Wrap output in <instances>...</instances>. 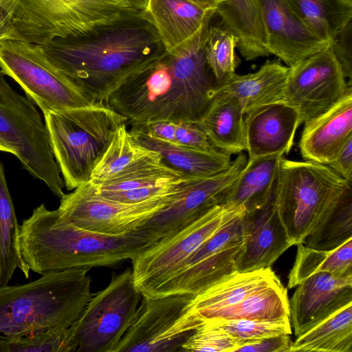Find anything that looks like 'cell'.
Instances as JSON below:
<instances>
[{"instance_id": "cell-12", "label": "cell", "mask_w": 352, "mask_h": 352, "mask_svg": "<svg viewBox=\"0 0 352 352\" xmlns=\"http://www.w3.org/2000/svg\"><path fill=\"white\" fill-rule=\"evenodd\" d=\"M245 212L243 206L217 205L133 258L134 280L142 295L151 296L203 243Z\"/></svg>"}, {"instance_id": "cell-26", "label": "cell", "mask_w": 352, "mask_h": 352, "mask_svg": "<svg viewBox=\"0 0 352 352\" xmlns=\"http://www.w3.org/2000/svg\"><path fill=\"white\" fill-rule=\"evenodd\" d=\"M135 140L145 148L158 153L168 166L196 178L220 173L232 164L231 155L210 152L165 141L142 132L129 130Z\"/></svg>"}, {"instance_id": "cell-24", "label": "cell", "mask_w": 352, "mask_h": 352, "mask_svg": "<svg viewBox=\"0 0 352 352\" xmlns=\"http://www.w3.org/2000/svg\"><path fill=\"white\" fill-rule=\"evenodd\" d=\"M283 156L248 159L230 187L224 204L243 206L246 213L264 207L273 198Z\"/></svg>"}, {"instance_id": "cell-13", "label": "cell", "mask_w": 352, "mask_h": 352, "mask_svg": "<svg viewBox=\"0 0 352 352\" xmlns=\"http://www.w3.org/2000/svg\"><path fill=\"white\" fill-rule=\"evenodd\" d=\"M182 182L165 195L135 204L106 198L89 182L64 194L56 210L59 218L84 230L111 236L124 235L140 230L148 219L166 207Z\"/></svg>"}, {"instance_id": "cell-35", "label": "cell", "mask_w": 352, "mask_h": 352, "mask_svg": "<svg viewBox=\"0 0 352 352\" xmlns=\"http://www.w3.org/2000/svg\"><path fill=\"white\" fill-rule=\"evenodd\" d=\"M352 238V190L349 188L320 217L302 243L319 250H333Z\"/></svg>"}, {"instance_id": "cell-37", "label": "cell", "mask_w": 352, "mask_h": 352, "mask_svg": "<svg viewBox=\"0 0 352 352\" xmlns=\"http://www.w3.org/2000/svg\"><path fill=\"white\" fill-rule=\"evenodd\" d=\"M77 350L71 327L50 328L17 336L0 333V352H74Z\"/></svg>"}, {"instance_id": "cell-44", "label": "cell", "mask_w": 352, "mask_h": 352, "mask_svg": "<svg viewBox=\"0 0 352 352\" xmlns=\"http://www.w3.org/2000/svg\"><path fill=\"white\" fill-rule=\"evenodd\" d=\"M291 344L289 335L280 334L245 343L234 352H289Z\"/></svg>"}, {"instance_id": "cell-31", "label": "cell", "mask_w": 352, "mask_h": 352, "mask_svg": "<svg viewBox=\"0 0 352 352\" xmlns=\"http://www.w3.org/2000/svg\"><path fill=\"white\" fill-rule=\"evenodd\" d=\"M294 265L288 276V288L297 287L310 276L329 272L352 274V238L331 250H319L299 243Z\"/></svg>"}, {"instance_id": "cell-45", "label": "cell", "mask_w": 352, "mask_h": 352, "mask_svg": "<svg viewBox=\"0 0 352 352\" xmlns=\"http://www.w3.org/2000/svg\"><path fill=\"white\" fill-rule=\"evenodd\" d=\"M177 122L157 121L143 124L133 125L131 130L151 135L157 138L176 143L175 130Z\"/></svg>"}, {"instance_id": "cell-4", "label": "cell", "mask_w": 352, "mask_h": 352, "mask_svg": "<svg viewBox=\"0 0 352 352\" xmlns=\"http://www.w3.org/2000/svg\"><path fill=\"white\" fill-rule=\"evenodd\" d=\"M89 270L53 271L28 283L0 285V333L17 336L69 327L95 294Z\"/></svg>"}, {"instance_id": "cell-38", "label": "cell", "mask_w": 352, "mask_h": 352, "mask_svg": "<svg viewBox=\"0 0 352 352\" xmlns=\"http://www.w3.org/2000/svg\"><path fill=\"white\" fill-rule=\"evenodd\" d=\"M237 43L234 34L222 23L210 25L206 58L217 81V86L235 74L236 63L234 50Z\"/></svg>"}, {"instance_id": "cell-1", "label": "cell", "mask_w": 352, "mask_h": 352, "mask_svg": "<svg viewBox=\"0 0 352 352\" xmlns=\"http://www.w3.org/2000/svg\"><path fill=\"white\" fill-rule=\"evenodd\" d=\"M210 25L206 23L179 47L129 74L104 103L131 126L164 120L199 122L217 86L206 58Z\"/></svg>"}, {"instance_id": "cell-41", "label": "cell", "mask_w": 352, "mask_h": 352, "mask_svg": "<svg viewBox=\"0 0 352 352\" xmlns=\"http://www.w3.org/2000/svg\"><path fill=\"white\" fill-rule=\"evenodd\" d=\"M175 138L176 143L188 147L210 152L220 151L210 143L198 122H177Z\"/></svg>"}, {"instance_id": "cell-9", "label": "cell", "mask_w": 352, "mask_h": 352, "mask_svg": "<svg viewBox=\"0 0 352 352\" xmlns=\"http://www.w3.org/2000/svg\"><path fill=\"white\" fill-rule=\"evenodd\" d=\"M0 70L21 86L43 114L96 102L49 60L41 45L1 41Z\"/></svg>"}, {"instance_id": "cell-25", "label": "cell", "mask_w": 352, "mask_h": 352, "mask_svg": "<svg viewBox=\"0 0 352 352\" xmlns=\"http://www.w3.org/2000/svg\"><path fill=\"white\" fill-rule=\"evenodd\" d=\"M244 117L234 95L217 92L198 122L217 149L230 155L239 154L246 151Z\"/></svg>"}, {"instance_id": "cell-48", "label": "cell", "mask_w": 352, "mask_h": 352, "mask_svg": "<svg viewBox=\"0 0 352 352\" xmlns=\"http://www.w3.org/2000/svg\"><path fill=\"white\" fill-rule=\"evenodd\" d=\"M201 6L208 8L217 10V7L220 3H222L223 0H190Z\"/></svg>"}, {"instance_id": "cell-39", "label": "cell", "mask_w": 352, "mask_h": 352, "mask_svg": "<svg viewBox=\"0 0 352 352\" xmlns=\"http://www.w3.org/2000/svg\"><path fill=\"white\" fill-rule=\"evenodd\" d=\"M222 329L237 339L240 346L256 340L278 336L292 334L290 319L256 320L246 319L214 320L203 323Z\"/></svg>"}, {"instance_id": "cell-10", "label": "cell", "mask_w": 352, "mask_h": 352, "mask_svg": "<svg viewBox=\"0 0 352 352\" xmlns=\"http://www.w3.org/2000/svg\"><path fill=\"white\" fill-rule=\"evenodd\" d=\"M142 295L132 269L113 276L109 285L95 294L79 318L70 326L77 352H115L132 324Z\"/></svg>"}, {"instance_id": "cell-50", "label": "cell", "mask_w": 352, "mask_h": 352, "mask_svg": "<svg viewBox=\"0 0 352 352\" xmlns=\"http://www.w3.org/2000/svg\"><path fill=\"white\" fill-rule=\"evenodd\" d=\"M0 151L14 154V149L0 138Z\"/></svg>"}, {"instance_id": "cell-22", "label": "cell", "mask_w": 352, "mask_h": 352, "mask_svg": "<svg viewBox=\"0 0 352 352\" xmlns=\"http://www.w3.org/2000/svg\"><path fill=\"white\" fill-rule=\"evenodd\" d=\"M145 12L168 52L191 39L216 14L190 0H148Z\"/></svg>"}, {"instance_id": "cell-30", "label": "cell", "mask_w": 352, "mask_h": 352, "mask_svg": "<svg viewBox=\"0 0 352 352\" xmlns=\"http://www.w3.org/2000/svg\"><path fill=\"white\" fill-rule=\"evenodd\" d=\"M352 352V302L292 342L289 352Z\"/></svg>"}, {"instance_id": "cell-18", "label": "cell", "mask_w": 352, "mask_h": 352, "mask_svg": "<svg viewBox=\"0 0 352 352\" xmlns=\"http://www.w3.org/2000/svg\"><path fill=\"white\" fill-rule=\"evenodd\" d=\"M300 124L298 110L285 100L248 112L244 117L248 159L289 153Z\"/></svg>"}, {"instance_id": "cell-27", "label": "cell", "mask_w": 352, "mask_h": 352, "mask_svg": "<svg viewBox=\"0 0 352 352\" xmlns=\"http://www.w3.org/2000/svg\"><path fill=\"white\" fill-rule=\"evenodd\" d=\"M261 4L262 0H223L216 10L221 23L236 37V47L246 60L270 55Z\"/></svg>"}, {"instance_id": "cell-40", "label": "cell", "mask_w": 352, "mask_h": 352, "mask_svg": "<svg viewBox=\"0 0 352 352\" xmlns=\"http://www.w3.org/2000/svg\"><path fill=\"white\" fill-rule=\"evenodd\" d=\"M239 340L222 329L202 324L188 339L182 351L234 352Z\"/></svg>"}, {"instance_id": "cell-21", "label": "cell", "mask_w": 352, "mask_h": 352, "mask_svg": "<svg viewBox=\"0 0 352 352\" xmlns=\"http://www.w3.org/2000/svg\"><path fill=\"white\" fill-rule=\"evenodd\" d=\"M243 219L245 241L236 262L237 272L271 267L293 245L274 208L273 198L258 210L245 212Z\"/></svg>"}, {"instance_id": "cell-8", "label": "cell", "mask_w": 352, "mask_h": 352, "mask_svg": "<svg viewBox=\"0 0 352 352\" xmlns=\"http://www.w3.org/2000/svg\"><path fill=\"white\" fill-rule=\"evenodd\" d=\"M5 76L0 70V138L14 149V155L32 176L61 198L64 182L45 124L32 100L14 91Z\"/></svg>"}, {"instance_id": "cell-5", "label": "cell", "mask_w": 352, "mask_h": 352, "mask_svg": "<svg viewBox=\"0 0 352 352\" xmlns=\"http://www.w3.org/2000/svg\"><path fill=\"white\" fill-rule=\"evenodd\" d=\"M55 160L67 190L91 180L92 173L126 119L104 102L44 113Z\"/></svg>"}, {"instance_id": "cell-19", "label": "cell", "mask_w": 352, "mask_h": 352, "mask_svg": "<svg viewBox=\"0 0 352 352\" xmlns=\"http://www.w3.org/2000/svg\"><path fill=\"white\" fill-rule=\"evenodd\" d=\"M245 241V234L221 248L197 252L193 265L173 274L151 296L176 294L196 296L236 273V262Z\"/></svg>"}, {"instance_id": "cell-6", "label": "cell", "mask_w": 352, "mask_h": 352, "mask_svg": "<svg viewBox=\"0 0 352 352\" xmlns=\"http://www.w3.org/2000/svg\"><path fill=\"white\" fill-rule=\"evenodd\" d=\"M329 166L281 158L273 202L293 245L302 243L323 213L349 188Z\"/></svg>"}, {"instance_id": "cell-11", "label": "cell", "mask_w": 352, "mask_h": 352, "mask_svg": "<svg viewBox=\"0 0 352 352\" xmlns=\"http://www.w3.org/2000/svg\"><path fill=\"white\" fill-rule=\"evenodd\" d=\"M194 296H142L137 315L115 352L182 351L201 325L192 307Z\"/></svg>"}, {"instance_id": "cell-15", "label": "cell", "mask_w": 352, "mask_h": 352, "mask_svg": "<svg viewBox=\"0 0 352 352\" xmlns=\"http://www.w3.org/2000/svg\"><path fill=\"white\" fill-rule=\"evenodd\" d=\"M243 152L230 166L212 176L184 180L168 205L140 228L160 239L173 234L204 214L224 204L228 191L247 162Z\"/></svg>"}, {"instance_id": "cell-14", "label": "cell", "mask_w": 352, "mask_h": 352, "mask_svg": "<svg viewBox=\"0 0 352 352\" xmlns=\"http://www.w3.org/2000/svg\"><path fill=\"white\" fill-rule=\"evenodd\" d=\"M351 87L331 42L323 50L289 67L283 100L298 110L302 124L331 107Z\"/></svg>"}, {"instance_id": "cell-43", "label": "cell", "mask_w": 352, "mask_h": 352, "mask_svg": "<svg viewBox=\"0 0 352 352\" xmlns=\"http://www.w3.org/2000/svg\"><path fill=\"white\" fill-rule=\"evenodd\" d=\"M333 51L346 77L352 78V22L350 21L332 41Z\"/></svg>"}, {"instance_id": "cell-33", "label": "cell", "mask_w": 352, "mask_h": 352, "mask_svg": "<svg viewBox=\"0 0 352 352\" xmlns=\"http://www.w3.org/2000/svg\"><path fill=\"white\" fill-rule=\"evenodd\" d=\"M186 177L190 176L168 166L162 161L158 153L153 151L143 161L131 168L94 186L98 192L126 191L172 184Z\"/></svg>"}, {"instance_id": "cell-42", "label": "cell", "mask_w": 352, "mask_h": 352, "mask_svg": "<svg viewBox=\"0 0 352 352\" xmlns=\"http://www.w3.org/2000/svg\"><path fill=\"white\" fill-rule=\"evenodd\" d=\"M188 177H186L181 181L168 185L151 186L126 191L97 192L102 196L110 199L122 203L135 204L165 195L173 190L181 182Z\"/></svg>"}, {"instance_id": "cell-47", "label": "cell", "mask_w": 352, "mask_h": 352, "mask_svg": "<svg viewBox=\"0 0 352 352\" xmlns=\"http://www.w3.org/2000/svg\"><path fill=\"white\" fill-rule=\"evenodd\" d=\"M18 39L14 29L6 13L0 6V41Z\"/></svg>"}, {"instance_id": "cell-28", "label": "cell", "mask_w": 352, "mask_h": 352, "mask_svg": "<svg viewBox=\"0 0 352 352\" xmlns=\"http://www.w3.org/2000/svg\"><path fill=\"white\" fill-rule=\"evenodd\" d=\"M195 313L201 325L206 321L214 320L246 319L274 321L290 319L287 292L281 282L257 291L237 303L201 313Z\"/></svg>"}, {"instance_id": "cell-3", "label": "cell", "mask_w": 352, "mask_h": 352, "mask_svg": "<svg viewBox=\"0 0 352 352\" xmlns=\"http://www.w3.org/2000/svg\"><path fill=\"white\" fill-rule=\"evenodd\" d=\"M160 239L143 230L111 236L84 230L59 218L44 204L20 225L21 258L41 275L76 267L111 266L132 260Z\"/></svg>"}, {"instance_id": "cell-2", "label": "cell", "mask_w": 352, "mask_h": 352, "mask_svg": "<svg viewBox=\"0 0 352 352\" xmlns=\"http://www.w3.org/2000/svg\"><path fill=\"white\" fill-rule=\"evenodd\" d=\"M49 60L96 102L166 50L145 10H129L78 35L42 45Z\"/></svg>"}, {"instance_id": "cell-49", "label": "cell", "mask_w": 352, "mask_h": 352, "mask_svg": "<svg viewBox=\"0 0 352 352\" xmlns=\"http://www.w3.org/2000/svg\"><path fill=\"white\" fill-rule=\"evenodd\" d=\"M126 2L131 8L136 10H145L147 6L148 0H123Z\"/></svg>"}, {"instance_id": "cell-23", "label": "cell", "mask_w": 352, "mask_h": 352, "mask_svg": "<svg viewBox=\"0 0 352 352\" xmlns=\"http://www.w3.org/2000/svg\"><path fill=\"white\" fill-rule=\"evenodd\" d=\"M289 67L278 60L267 61L260 69L245 75H233L227 81L218 85L217 92H228L239 100L245 115L261 106L283 100L285 87Z\"/></svg>"}, {"instance_id": "cell-17", "label": "cell", "mask_w": 352, "mask_h": 352, "mask_svg": "<svg viewBox=\"0 0 352 352\" xmlns=\"http://www.w3.org/2000/svg\"><path fill=\"white\" fill-rule=\"evenodd\" d=\"M352 302V274H314L297 286L289 303L296 337Z\"/></svg>"}, {"instance_id": "cell-36", "label": "cell", "mask_w": 352, "mask_h": 352, "mask_svg": "<svg viewBox=\"0 0 352 352\" xmlns=\"http://www.w3.org/2000/svg\"><path fill=\"white\" fill-rule=\"evenodd\" d=\"M152 152L138 143L124 124L96 164L90 182L103 183L137 165Z\"/></svg>"}, {"instance_id": "cell-32", "label": "cell", "mask_w": 352, "mask_h": 352, "mask_svg": "<svg viewBox=\"0 0 352 352\" xmlns=\"http://www.w3.org/2000/svg\"><path fill=\"white\" fill-rule=\"evenodd\" d=\"M19 230L3 166L0 162V285H8L17 268L26 278L30 276V270L20 253Z\"/></svg>"}, {"instance_id": "cell-7", "label": "cell", "mask_w": 352, "mask_h": 352, "mask_svg": "<svg viewBox=\"0 0 352 352\" xmlns=\"http://www.w3.org/2000/svg\"><path fill=\"white\" fill-rule=\"evenodd\" d=\"M18 39L44 45L133 10L123 0H0Z\"/></svg>"}, {"instance_id": "cell-20", "label": "cell", "mask_w": 352, "mask_h": 352, "mask_svg": "<svg viewBox=\"0 0 352 352\" xmlns=\"http://www.w3.org/2000/svg\"><path fill=\"white\" fill-rule=\"evenodd\" d=\"M299 141L302 158L328 165L352 138V89L331 107L305 122Z\"/></svg>"}, {"instance_id": "cell-34", "label": "cell", "mask_w": 352, "mask_h": 352, "mask_svg": "<svg viewBox=\"0 0 352 352\" xmlns=\"http://www.w3.org/2000/svg\"><path fill=\"white\" fill-rule=\"evenodd\" d=\"M322 38L332 42L352 21V0H287Z\"/></svg>"}, {"instance_id": "cell-16", "label": "cell", "mask_w": 352, "mask_h": 352, "mask_svg": "<svg viewBox=\"0 0 352 352\" xmlns=\"http://www.w3.org/2000/svg\"><path fill=\"white\" fill-rule=\"evenodd\" d=\"M261 9L268 52L289 67L331 43L319 36L287 0H262Z\"/></svg>"}, {"instance_id": "cell-46", "label": "cell", "mask_w": 352, "mask_h": 352, "mask_svg": "<svg viewBox=\"0 0 352 352\" xmlns=\"http://www.w3.org/2000/svg\"><path fill=\"white\" fill-rule=\"evenodd\" d=\"M329 166L346 181L352 183V138L349 139Z\"/></svg>"}, {"instance_id": "cell-29", "label": "cell", "mask_w": 352, "mask_h": 352, "mask_svg": "<svg viewBox=\"0 0 352 352\" xmlns=\"http://www.w3.org/2000/svg\"><path fill=\"white\" fill-rule=\"evenodd\" d=\"M280 282L271 267L236 272L195 296L192 307L197 313L227 307Z\"/></svg>"}]
</instances>
